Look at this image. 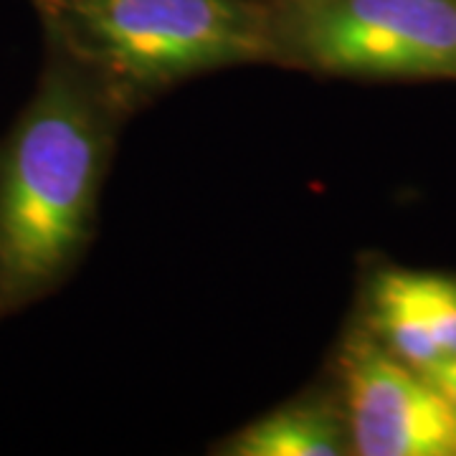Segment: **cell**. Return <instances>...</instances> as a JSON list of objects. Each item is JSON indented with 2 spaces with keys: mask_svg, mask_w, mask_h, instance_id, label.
Returning <instances> with one entry per match:
<instances>
[{
  "mask_svg": "<svg viewBox=\"0 0 456 456\" xmlns=\"http://www.w3.org/2000/svg\"><path fill=\"white\" fill-rule=\"evenodd\" d=\"M370 307H373V325L378 330L375 338L393 355H398L413 368H426L434 360L444 358L424 310L413 272H401V269L380 272L373 281Z\"/></svg>",
  "mask_w": 456,
  "mask_h": 456,
  "instance_id": "8992f818",
  "label": "cell"
},
{
  "mask_svg": "<svg viewBox=\"0 0 456 456\" xmlns=\"http://www.w3.org/2000/svg\"><path fill=\"white\" fill-rule=\"evenodd\" d=\"M231 456H340L350 454L345 413L322 401L287 403L233 434L221 449Z\"/></svg>",
  "mask_w": 456,
  "mask_h": 456,
  "instance_id": "5b68a950",
  "label": "cell"
},
{
  "mask_svg": "<svg viewBox=\"0 0 456 456\" xmlns=\"http://www.w3.org/2000/svg\"><path fill=\"white\" fill-rule=\"evenodd\" d=\"M416 284L441 353L456 355V281L436 274H416Z\"/></svg>",
  "mask_w": 456,
  "mask_h": 456,
  "instance_id": "52a82bcc",
  "label": "cell"
},
{
  "mask_svg": "<svg viewBox=\"0 0 456 456\" xmlns=\"http://www.w3.org/2000/svg\"><path fill=\"white\" fill-rule=\"evenodd\" d=\"M41 36L31 97L0 137V322L59 292L79 269L130 112L94 66L59 36Z\"/></svg>",
  "mask_w": 456,
  "mask_h": 456,
  "instance_id": "6da1fadb",
  "label": "cell"
},
{
  "mask_svg": "<svg viewBox=\"0 0 456 456\" xmlns=\"http://www.w3.org/2000/svg\"><path fill=\"white\" fill-rule=\"evenodd\" d=\"M421 373L456 406V355H444V358L434 360L431 365L421 368Z\"/></svg>",
  "mask_w": 456,
  "mask_h": 456,
  "instance_id": "ba28073f",
  "label": "cell"
},
{
  "mask_svg": "<svg viewBox=\"0 0 456 456\" xmlns=\"http://www.w3.org/2000/svg\"><path fill=\"white\" fill-rule=\"evenodd\" d=\"M132 107L196 74L274 59L266 0H31Z\"/></svg>",
  "mask_w": 456,
  "mask_h": 456,
  "instance_id": "7a4b0ae2",
  "label": "cell"
},
{
  "mask_svg": "<svg viewBox=\"0 0 456 456\" xmlns=\"http://www.w3.org/2000/svg\"><path fill=\"white\" fill-rule=\"evenodd\" d=\"M340 375L353 454L456 456L454 403L375 335L345 340Z\"/></svg>",
  "mask_w": 456,
  "mask_h": 456,
  "instance_id": "277c9868",
  "label": "cell"
},
{
  "mask_svg": "<svg viewBox=\"0 0 456 456\" xmlns=\"http://www.w3.org/2000/svg\"><path fill=\"white\" fill-rule=\"evenodd\" d=\"M274 59L353 79H456V0H266Z\"/></svg>",
  "mask_w": 456,
  "mask_h": 456,
  "instance_id": "3957f363",
  "label": "cell"
}]
</instances>
